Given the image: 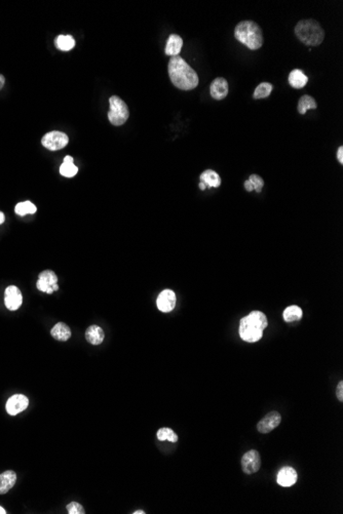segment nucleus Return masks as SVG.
Listing matches in <instances>:
<instances>
[{
	"label": "nucleus",
	"mask_w": 343,
	"mask_h": 514,
	"mask_svg": "<svg viewBox=\"0 0 343 514\" xmlns=\"http://www.w3.org/2000/svg\"><path fill=\"white\" fill-rule=\"evenodd\" d=\"M167 71L172 83L181 91H191L198 85L199 79L197 73L180 55L172 56Z\"/></svg>",
	"instance_id": "nucleus-1"
},
{
	"label": "nucleus",
	"mask_w": 343,
	"mask_h": 514,
	"mask_svg": "<svg viewBox=\"0 0 343 514\" xmlns=\"http://www.w3.org/2000/svg\"><path fill=\"white\" fill-rule=\"evenodd\" d=\"M235 37L238 41L252 50L259 49L264 42L263 32L260 26L254 21H242L235 29Z\"/></svg>",
	"instance_id": "nucleus-2"
},
{
	"label": "nucleus",
	"mask_w": 343,
	"mask_h": 514,
	"mask_svg": "<svg viewBox=\"0 0 343 514\" xmlns=\"http://www.w3.org/2000/svg\"><path fill=\"white\" fill-rule=\"evenodd\" d=\"M294 30L297 38L308 46H318L325 39V31L316 20H301L297 23Z\"/></svg>",
	"instance_id": "nucleus-3"
},
{
	"label": "nucleus",
	"mask_w": 343,
	"mask_h": 514,
	"mask_svg": "<svg viewBox=\"0 0 343 514\" xmlns=\"http://www.w3.org/2000/svg\"><path fill=\"white\" fill-rule=\"evenodd\" d=\"M110 110L108 112L109 121L116 126H121L127 122L130 116L128 105L118 96H112L109 99Z\"/></svg>",
	"instance_id": "nucleus-4"
},
{
	"label": "nucleus",
	"mask_w": 343,
	"mask_h": 514,
	"mask_svg": "<svg viewBox=\"0 0 343 514\" xmlns=\"http://www.w3.org/2000/svg\"><path fill=\"white\" fill-rule=\"evenodd\" d=\"M263 330L254 324L248 316H245L240 322L239 334L243 341L247 343H256L263 337Z\"/></svg>",
	"instance_id": "nucleus-5"
},
{
	"label": "nucleus",
	"mask_w": 343,
	"mask_h": 514,
	"mask_svg": "<svg viewBox=\"0 0 343 514\" xmlns=\"http://www.w3.org/2000/svg\"><path fill=\"white\" fill-rule=\"evenodd\" d=\"M68 136L62 132H49L41 139V144L43 147L50 151H58L65 148L68 145Z\"/></svg>",
	"instance_id": "nucleus-6"
},
{
	"label": "nucleus",
	"mask_w": 343,
	"mask_h": 514,
	"mask_svg": "<svg viewBox=\"0 0 343 514\" xmlns=\"http://www.w3.org/2000/svg\"><path fill=\"white\" fill-rule=\"evenodd\" d=\"M36 288L38 289V291H40L42 293H46L48 295L52 294L53 292L59 290L58 276H56L55 273L51 270L42 271L39 274V277H38V280L36 283Z\"/></svg>",
	"instance_id": "nucleus-7"
},
{
	"label": "nucleus",
	"mask_w": 343,
	"mask_h": 514,
	"mask_svg": "<svg viewBox=\"0 0 343 514\" xmlns=\"http://www.w3.org/2000/svg\"><path fill=\"white\" fill-rule=\"evenodd\" d=\"M261 467L260 454L256 449H250L245 453L242 458V468L245 474H254Z\"/></svg>",
	"instance_id": "nucleus-8"
},
{
	"label": "nucleus",
	"mask_w": 343,
	"mask_h": 514,
	"mask_svg": "<svg viewBox=\"0 0 343 514\" xmlns=\"http://www.w3.org/2000/svg\"><path fill=\"white\" fill-rule=\"evenodd\" d=\"M281 416L278 412H270L265 417H263L258 424H257V430L262 434H266L274 430L275 428L280 424Z\"/></svg>",
	"instance_id": "nucleus-9"
},
{
	"label": "nucleus",
	"mask_w": 343,
	"mask_h": 514,
	"mask_svg": "<svg viewBox=\"0 0 343 514\" xmlns=\"http://www.w3.org/2000/svg\"><path fill=\"white\" fill-rule=\"evenodd\" d=\"M29 406V399L23 394H15L9 398L7 402V412L11 416H17L21 412L25 411Z\"/></svg>",
	"instance_id": "nucleus-10"
},
{
	"label": "nucleus",
	"mask_w": 343,
	"mask_h": 514,
	"mask_svg": "<svg viewBox=\"0 0 343 514\" xmlns=\"http://www.w3.org/2000/svg\"><path fill=\"white\" fill-rule=\"evenodd\" d=\"M176 294L172 290H163L158 295L156 300V305L159 311L168 313L173 311L176 306Z\"/></svg>",
	"instance_id": "nucleus-11"
},
{
	"label": "nucleus",
	"mask_w": 343,
	"mask_h": 514,
	"mask_svg": "<svg viewBox=\"0 0 343 514\" xmlns=\"http://www.w3.org/2000/svg\"><path fill=\"white\" fill-rule=\"evenodd\" d=\"M298 473L297 471L290 466L282 467L276 475V482L280 487L290 488L297 482Z\"/></svg>",
	"instance_id": "nucleus-12"
},
{
	"label": "nucleus",
	"mask_w": 343,
	"mask_h": 514,
	"mask_svg": "<svg viewBox=\"0 0 343 514\" xmlns=\"http://www.w3.org/2000/svg\"><path fill=\"white\" fill-rule=\"evenodd\" d=\"M5 303L7 308L11 311H16L21 307L23 303V296L21 291L15 285L7 288L5 293Z\"/></svg>",
	"instance_id": "nucleus-13"
},
{
	"label": "nucleus",
	"mask_w": 343,
	"mask_h": 514,
	"mask_svg": "<svg viewBox=\"0 0 343 514\" xmlns=\"http://www.w3.org/2000/svg\"><path fill=\"white\" fill-rule=\"evenodd\" d=\"M228 92H230V87H228V82L225 78L217 77L212 81L210 87V93L213 99L221 101L227 97Z\"/></svg>",
	"instance_id": "nucleus-14"
},
{
	"label": "nucleus",
	"mask_w": 343,
	"mask_h": 514,
	"mask_svg": "<svg viewBox=\"0 0 343 514\" xmlns=\"http://www.w3.org/2000/svg\"><path fill=\"white\" fill-rule=\"evenodd\" d=\"M17 482V474L13 470L5 471L0 474V495H5L14 488Z\"/></svg>",
	"instance_id": "nucleus-15"
},
{
	"label": "nucleus",
	"mask_w": 343,
	"mask_h": 514,
	"mask_svg": "<svg viewBox=\"0 0 343 514\" xmlns=\"http://www.w3.org/2000/svg\"><path fill=\"white\" fill-rule=\"evenodd\" d=\"M182 47H183V39L181 38V36H179L177 34H170L166 41V46H165L164 52L166 55L176 56V55H179Z\"/></svg>",
	"instance_id": "nucleus-16"
},
{
	"label": "nucleus",
	"mask_w": 343,
	"mask_h": 514,
	"mask_svg": "<svg viewBox=\"0 0 343 514\" xmlns=\"http://www.w3.org/2000/svg\"><path fill=\"white\" fill-rule=\"evenodd\" d=\"M105 338L104 331L99 326H91L85 331V339L92 345H100Z\"/></svg>",
	"instance_id": "nucleus-17"
},
{
	"label": "nucleus",
	"mask_w": 343,
	"mask_h": 514,
	"mask_svg": "<svg viewBox=\"0 0 343 514\" xmlns=\"http://www.w3.org/2000/svg\"><path fill=\"white\" fill-rule=\"evenodd\" d=\"M289 83L294 89H302L308 82V77L300 69H294L290 72L288 77Z\"/></svg>",
	"instance_id": "nucleus-18"
},
{
	"label": "nucleus",
	"mask_w": 343,
	"mask_h": 514,
	"mask_svg": "<svg viewBox=\"0 0 343 514\" xmlns=\"http://www.w3.org/2000/svg\"><path fill=\"white\" fill-rule=\"evenodd\" d=\"M199 179H201V182H203L207 185V188H213V187L218 188L222 184L221 177L213 169H206L204 173H202Z\"/></svg>",
	"instance_id": "nucleus-19"
},
{
	"label": "nucleus",
	"mask_w": 343,
	"mask_h": 514,
	"mask_svg": "<svg viewBox=\"0 0 343 514\" xmlns=\"http://www.w3.org/2000/svg\"><path fill=\"white\" fill-rule=\"evenodd\" d=\"M282 317L285 323H296L302 319L303 317V311L302 309L297 305H291L285 308L282 313Z\"/></svg>",
	"instance_id": "nucleus-20"
},
{
	"label": "nucleus",
	"mask_w": 343,
	"mask_h": 514,
	"mask_svg": "<svg viewBox=\"0 0 343 514\" xmlns=\"http://www.w3.org/2000/svg\"><path fill=\"white\" fill-rule=\"evenodd\" d=\"M50 335L58 341H67L71 337V330L66 324L58 323L51 329Z\"/></svg>",
	"instance_id": "nucleus-21"
},
{
	"label": "nucleus",
	"mask_w": 343,
	"mask_h": 514,
	"mask_svg": "<svg viewBox=\"0 0 343 514\" xmlns=\"http://www.w3.org/2000/svg\"><path fill=\"white\" fill-rule=\"evenodd\" d=\"M78 171V167L74 165L73 158L71 156H66L64 158V162L60 166V174L66 178H73Z\"/></svg>",
	"instance_id": "nucleus-22"
},
{
	"label": "nucleus",
	"mask_w": 343,
	"mask_h": 514,
	"mask_svg": "<svg viewBox=\"0 0 343 514\" xmlns=\"http://www.w3.org/2000/svg\"><path fill=\"white\" fill-rule=\"evenodd\" d=\"M317 107H318V104H317L316 99L312 98L309 95H304L299 99L297 110H298L299 114L304 115V114L307 112V110L317 109Z\"/></svg>",
	"instance_id": "nucleus-23"
},
{
	"label": "nucleus",
	"mask_w": 343,
	"mask_h": 514,
	"mask_svg": "<svg viewBox=\"0 0 343 514\" xmlns=\"http://www.w3.org/2000/svg\"><path fill=\"white\" fill-rule=\"evenodd\" d=\"M54 44L60 50L69 51L75 46V40L71 35H59L54 39Z\"/></svg>",
	"instance_id": "nucleus-24"
},
{
	"label": "nucleus",
	"mask_w": 343,
	"mask_h": 514,
	"mask_svg": "<svg viewBox=\"0 0 343 514\" xmlns=\"http://www.w3.org/2000/svg\"><path fill=\"white\" fill-rule=\"evenodd\" d=\"M272 90H273V85L271 83H269V82H262V83H260L258 85V87L255 89L254 94H253V98L255 100L265 99V98L270 96Z\"/></svg>",
	"instance_id": "nucleus-25"
},
{
	"label": "nucleus",
	"mask_w": 343,
	"mask_h": 514,
	"mask_svg": "<svg viewBox=\"0 0 343 514\" xmlns=\"http://www.w3.org/2000/svg\"><path fill=\"white\" fill-rule=\"evenodd\" d=\"M254 324H256L257 326H258L260 329H262L263 331L267 328L268 326V319L266 317L265 314L261 311H258V310H255V311H252L249 315H247Z\"/></svg>",
	"instance_id": "nucleus-26"
},
{
	"label": "nucleus",
	"mask_w": 343,
	"mask_h": 514,
	"mask_svg": "<svg viewBox=\"0 0 343 514\" xmlns=\"http://www.w3.org/2000/svg\"><path fill=\"white\" fill-rule=\"evenodd\" d=\"M156 437L160 441L168 440L170 442H177L178 441V435L173 431V429L167 427L160 428V429L156 433Z\"/></svg>",
	"instance_id": "nucleus-27"
},
{
	"label": "nucleus",
	"mask_w": 343,
	"mask_h": 514,
	"mask_svg": "<svg viewBox=\"0 0 343 514\" xmlns=\"http://www.w3.org/2000/svg\"><path fill=\"white\" fill-rule=\"evenodd\" d=\"M37 211L36 207L31 202H23L16 206L15 212L19 216H26L29 214H35Z\"/></svg>",
	"instance_id": "nucleus-28"
},
{
	"label": "nucleus",
	"mask_w": 343,
	"mask_h": 514,
	"mask_svg": "<svg viewBox=\"0 0 343 514\" xmlns=\"http://www.w3.org/2000/svg\"><path fill=\"white\" fill-rule=\"evenodd\" d=\"M252 185L253 191L255 190L257 193H260L264 187V180L259 175H251L248 179Z\"/></svg>",
	"instance_id": "nucleus-29"
},
{
	"label": "nucleus",
	"mask_w": 343,
	"mask_h": 514,
	"mask_svg": "<svg viewBox=\"0 0 343 514\" xmlns=\"http://www.w3.org/2000/svg\"><path fill=\"white\" fill-rule=\"evenodd\" d=\"M67 511L69 514H84V508L77 502H71L67 505Z\"/></svg>",
	"instance_id": "nucleus-30"
},
{
	"label": "nucleus",
	"mask_w": 343,
	"mask_h": 514,
	"mask_svg": "<svg viewBox=\"0 0 343 514\" xmlns=\"http://www.w3.org/2000/svg\"><path fill=\"white\" fill-rule=\"evenodd\" d=\"M336 396L340 403L343 402V381H340L336 387Z\"/></svg>",
	"instance_id": "nucleus-31"
},
{
	"label": "nucleus",
	"mask_w": 343,
	"mask_h": 514,
	"mask_svg": "<svg viewBox=\"0 0 343 514\" xmlns=\"http://www.w3.org/2000/svg\"><path fill=\"white\" fill-rule=\"evenodd\" d=\"M336 156H337V160L339 161V163L343 164V146H339Z\"/></svg>",
	"instance_id": "nucleus-32"
},
{
	"label": "nucleus",
	"mask_w": 343,
	"mask_h": 514,
	"mask_svg": "<svg viewBox=\"0 0 343 514\" xmlns=\"http://www.w3.org/2000/svg\"><path fill=\"white\" fill-rule=\"evenodd\" d=\"M5 82H6V78H5V76L0 74V90H2V89L4 88Z\"/></svg>",
	"instance_id": "nucleus-33"
},
{
	"label": "nucleus",
	"mask_w": 343,
	"mask_h": 514,
	"mask_svg": "<svg viewBox=\"0 0 343 514\" xmlns=\"http://www.w3.org/2000/svg\"><path fill=\"white\" fill-rule=\"evenodd\" d=\"M5 221H6V216L3 212H0V224L5 223Z\"/></svg>",
	"instance_id": "nucleus-34"
},
{
	"label": "nucleus",
	"mask_w": 343,
	"mask_h": 514,
	"mask_svg": "<svg viewBox=\"0 0 343 514\" xmlns=\"http://www.w3.org/2000/svg\"><path fill=\"white\" fill-rule=\"evenodd\" d=\"M198 186H199V189H201V190H206L207 189V185L205 183H203V182L199 183Z\"/></svg>",
	"instance_id": "nucleus-35"
},
{
	"label": "nucleus",
	"mask_w": 343,
	"mask_h": 514,
	"mask_svg": "<svg viewBox=\"0 0 343 514\" xmlns=\"http://www.w3.org/2000/svg\"><path fill=\"white\" fill-rule=\"evenodd\" d=\"M6 513H7V511L2 506H0V514H6Z\"/></svg>",
	"instance_id": "nucleus-36"
},
{
	"label": "nucleus",
	"mask_w": 343,
	"mask_h": 514,
	"mask_svg": "<svg viewBox=\"0 0 343 514\" xmlns=\"http://www.w3.org/2000/svg\"><path fill=\"white\" fill-rule=\"evenodd\" d=\"M139 513H140V514H144L145 512H144V511H142V510H138V511L134 512V514H139Z\"/></svg>",
	"instance_id": "nucleus-37"
}]
</instances>
